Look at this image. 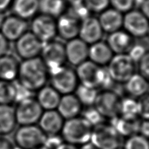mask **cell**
I'll return each instance as SVG.
<instances>
[{"label":"cell","instance_id":"cell-1","mask_svg":"<svg viewBox=\"0 0 149 149\" xmlns=\"http://www.w3.org/2000/svg\"><path fill=\"white\" fill-rule=\"evenodd\" d=\"M47 68L41 58L26 59L19 65L18 82L31 92L45 86L48 78Z\"/></svg>","mask_w":149,"mask_h":149},{"label":"cell","instance_id":"cell-39","mask_svg":"<svg viewBox=\"0 0 149 149\" xmlns=\"http://www.w3.org/2000/svg\"><path fill=\"white\" fill-rule=\"evenodd\" d=\"M13 84H14L16 91L15 101L17 103L26 99H28V98L31 97V93L32 92H31L27 89H26L24 87L22 86V85L18 82V81L13 82Z\"/></svg>","mask_w":149,"mask_h":149},{"label":"cell","instance_id":"cell-2","mask_svg":"<svg viewBox=\"0 0 149 149\" xmlns=\"http://www.w3.org/2000/svg\"><path fill=\"white\" fill-rule=\"evenodd\" d=\"M75 73L81 84L90 88L108 87L113 82L107 68H102L90 60H86L77 66Z\"/></svg>","mask_w":149,"mask_h":149},{"label":"cell","instance_id":"cell-3","mask_svg":"<svg viewBox=\"0 0 149 149\" xmlns=\"http://www.w3.org/2000/svg\"><path fill=\"white\" fill-rule=\"evenodd\" d=\"M93 126L82 116L66 119L61 135L63 142L81 146L90 142Z\"/></svg>","mask_w":149,"mask_h":149},{"label":"cell","instance_id":"cell-45","mask_svg":"<svg viewBox=\"0 0 149 149\" xmlns=\"http://www.w3.org/2000/svg\"><path fill=\"white\" fill-rule=\"evenodd\" d=\"M12 143L4 138H0V149H14Z\"/></svg>","mask_w":149,"mask_h":149},{"label":"cell","instance_id":"cell-12","mask_svg":"<svg viewBox=\"0 0 149 149\" xmlns=\"http://www.w3.org/2000/svg\"><path fill=\"white\" fill-rule=\"evenodd\" d=\"M122 26L131 36L142 38L148 32V18L139 11L127 12L123 17Z\"/></svg>","mask_w":149,"mask_h":149},{"label":"cell","instance_id":"cell-16","mask_svg":"<svg viewBox=\"0 0 149 149\" xmlns=\"http://www.w3.org/2000/svg\"><path fill=\"white\" fill-rule=\"evenodd\" d=\"M64 47L66 60L71 65L79 66L88 58L89 47L80 38L70 39Z\"/></svg>","mask_w":149,"mask_h":149},{"label":"cell","instance_id":"cell-28","mask_svg":"<svg viewBox=\"0 0 149 149\" xmlns=\"http://www.w3.org/2000/svg\"><path fill=\"white\" fill-rule=\"evenodd\" d=\"M12 3L15 15L22 19L32 17L39 11V0H14Z\"/></svg>","mask_w":149,"mask_h":149},{"label":"cell","instance_id":"cell-40","mask_svg":"<svg viewBox=\"0 0 149 149\" xmlns=\"http://www.w3.org/2000/svg\"><path fill=\"white\" fill-rule=\"evenodd\" d=\"M63 142L62 137L58 135H47L42 146L47 149H57Z\"/></svg>","mask_w":149,"mask_h":149},{"label":"cell","instance_id":"cell-50","mask_svg":"<svg viewBox=\"0 0 149 149\" xmlns=\"http://www.w3.org/2000/svg\"><path fill=\"white\" fill-rule=\"evenodd\" d=\"M5 18V16L4 15L3 12H0V30L3 25V23L4 22V20Z\"/></svg>","mask_w":149,"mask_h":149},{"label":"cell","instance_id":"cell-20","mask_svg":"<svg viewBox=\"0 0 149 149\" xmlns=\"http://www.w3.org/2000/svg\"><path fill=\"white\" fill-rule=\"evenodd\" d=\"M79 20L70 13L61 15L56 22L57 32L68 40L76 38L79 35Z\"/></svg>","mask_w":149,"mask_h":149},{"label":"cell","instance_id":"cell-36","mask_svg":"<svg viewBox=\"0 0 149 149\" xmlns=\"http://www.w3.org/2000/svg\"><path fill=\"white\" fill-rule=\"evenodd\" d=\"M135 0H109V4L114 9L120 13L128 12L131 11L135 3Z\"/></svg>","mask_w":149,"mask_h":149},{"label":"cell","instance_id":"cell-34","mask_svg":"<svg viewBox=\"0 0 149 149\" xmlns=\"http://www.w3.org/2000/svg\"><path fill=\"white\" fill-rule=\"evenodd\" d=\"M81 116L94 127L103 123L104 119L94 106H89L81 112Z\"/></svg>","mask_w":149,"mask_h":149},{"label":"cell","instance_id":"cell-25","mask_svg":"<svg viewBox=\"0 0 149 149\" xmlns=\"http://www.w3.org/2000/svg\"><path fill=\"white\" fill-rule=\"evenodd\" d=\"M17 124L15 108L11 105H0V135L10 134Z\"/></svg>","mask_w":149,"mask_h":149},{"label":"cell","instance_id":"cell-18","mask_svg":"<svg viewBox=\"0 0 149 149\" xmlns=\"http://www.w3.org/2000/svg\"><path fill=\"white\" fill-rule=\"evenodd\" d=\"M82 106L75 95L68 94L61 97L56 110L66 120L79 116L82 110Z\"/></svg>","mask_w":149,"mask_h":149},{"label":"cell","instance_id":"cell-19","mask_svg":"<svg viewBox=\"0 0 149 149\" xmlns=\"http://www.w3.org/2000/svg\"><path fill=\"white\" fill-rule=\"evenodd\" d=\"M107 44L116 55L127 54L133 46L132 37L126 31L119 30L109 34Z\"/></svg>","mask_w":149,"mask_h":149},{"label":"cell","instance_id":"cell-22","mask_svg":"<svg viewBox=\"0 0 149 149\" xmlns=\"http://www.w3.org/2000/svg\"><path fill=\"white\" fill-rule=\"evenodd\" d=\"M123 17L122 13L114 9H107L101 13L99 22L103 31L113 33L119 30L123 25Z\"/></svg>","mask_w":149,"mask_h":149},{"label":"cell","instance_id":"cell-53","mask_svg":"<svg viewBox=\"0 0 149 149\" xmlns=\"http://www.w3.org/2000/svg\"><path fill=\"white\" fill-rule=\"evenodd\" d=\"M117 149H123V148H122V147H119V148H118Z\"/></svg>","mask_w":149,"mask_h":149},{"label":"cell","instance_id":"cell-11","mask_svg":"<svg viewBox=\"0 0 149 149\" xmlns=\"http://www.w3.org/2000/svg\"><path fill=\"white\" fill-rule=\"evenodd\" d=\"M31 28V32L42 44L51 41L57 34L56 22L54 18L43 14L34 18Z\"/></svg>","mask_w":149,"mask_h":149},{"label":"cell","instance_id":"cell-33","mask_svg":"<svg viewBox=\"0 0 149 149\" xmlns=\"http://www.w3.org/2000/svg\"><path fill=\"white\" fill-rule=\"evenodd\" d=\"M123 149H149L148 138L140 134H135L127 138Z\"/></svg>","mask_w":149,"mask_h":149},{"label":"cell","instance_id":"cell-31","mask_svg":"<svg viewBox=\"0 0 149 149\" xmlns=\"http://www.w3.org/2000/svg\"><path fill=\"white\" fill-rule=\"evenodd\" d=\"M15 95L13 82L0 80V105H11L15 101Z\"/></svg>","mask_w":149,"mask_h":149},{"label":"cell","instance_id":"cell-37","mask_svg":"<svg viewBox=\"0 0 149 149\" xmlns=\"http://www.w3.org/2000/svg\"><path fill=\"white\" fill-rule=\"evenodd\" d=\"M148 96L145 95L140 97L138 102V116L141 117L143 119H148L149 117V103Z\"/></svg>","mask_w":149,"mask_h":149},{"label":"cell","instance_id":"cell-38","mask_svg":"<svg viewBox=\"0 0 149 149\" xmlns=\"http://www.w3.org/2000/svg\"><path fill=\"white\" fill-rule=\"evenodd\" d=\"M145 47L141 45H135L131 47L128 53H127L134 63L139 62L141 58L147 53Z\"/></svg>","mask_w":149,"mask_h":149},{"label":"cell","instance_id":"cell-48","mask_svg":"<svg viewBox=\"0 0 149 149\" xmlns=\"http://www.w3.org/2000/svg\"><path fill=\"white\" fill-rule=\"evenodd\" d=\"M71 7H77L84 4V0H68Z\"/></svg>","mask_w":149,"mask_h":149},{"label":"cell","instance_id":"cell-7","mask_svg":"<svg viewBox=\"0 0 149 149\" xmlns=\"http://www.w3.org/2000/svg\"><path fill=\"white\" fill-rule=\"evenodd\" d=\"M42 112L43 110L38 102L32 97L20 101L15 108L17 124L20 126L36 125L38 123Z\"/></svg>","mask_w":149,"mask_h":149},{"label":"cell","instance_id":"cell-30","mask_svg":"<svg viewBox=\"0 0 149 149\" xmlns=\"http://www.w3.org/2000/svg\"><path fill=\"white\" fill-rule=\"evenodd\" d=\"M74 91H75L74 95L82 106H86L87 107L94 106L95 100L98 93L96 89L90 88L80 84L79 86H77Z\"/></svg>","mask_w":149,"mask_h":149},{"label":"cell","instance_id":"cell-4","mask_svg":"<svg viewBox=\"0 0 149 149\" xmlns=\"http://www.w3.org/2000/svg\"><path fill=\"white\" fill-rule=\"evenodd\" d=\"M121 136L111 124L102 123L93 127L90 143L96 149L121 147Z\"/></svg>","mask_w":149,"mask_h":149},{"label":"cell","instance_id":"cell-23","mask_svg":"<svg viewBox=\"0 0 149 149\" xmlns=\"http://www.w3.org/2000/svg\"><path fill=\"white\" fill-rule=\"evenodd\" d=\"M113 53L107 43L99 41L91 45L88 49V58L99 66L105 65L110 62Z\"/></svg>","mask_w":149,"mask_h":149},{"label":"cell","instance_id":"cell-10","mask_svg":"<svg viewBox=\"0 0 149 149\" xmlns=\"http://www.w3.org/2000/svg\"><path fill=\"white\" fill-rule=\"evenodd\" d=\"M50 74L52 87L60 95L72 94L75 91L78 79L73 70L63 66Z\"/></svg>","mask_w":149,"mask_h":149},{"label":"cell","instance_id":"cell-27","mask_svg":"<svg viewBox=\"0 0 149 149\" xmlns=\"http://www.w3.org/2000/svg\"><path fill=\"white\" fill-rule=\"evenodd\" d=\"M125 89L132 97H141L148 92L147 79L140 74H134L125 83Z\"/></svg>","mask_w":149,"mask_h":149},{"label":"cell","instance_id":"cell-52","mask_svg":"<svg viewBox=\"0 0 149 149\" xmlns=\"http://www.w3.org/2000/svg\"><path fill=\"white\" fill-rule=\"evenodd\" d=\"M14 149H22V148L18 147H17V146H15V147H14Z\"/></svg>","mask_w":149,"mask_h":149},{"label":"cell","instance_id":"cell-6","mask_svg":"<svg viewBox=\"0 0 149 149\" xmlns=\"http://www.w3.org/2000/svg\"><path fill=\"white\" fill-rule=\"evenodd\" d=\"M107 70L113 82L125 84L135 74V63L127 54H118L111 58Z\"/></svg>","mask_w":149,"mask_h":149},{"label":"cell","instance_id":"cell-26","mask_svg":"<svg viewBox=\"0 0 149 149\" xmlns=\"http://www.w3.org/2000/svg\"><path fill=\"white\" fill-rule=\"evenodd\" d=\"M19 64L11 55H5L0 57V80L13 82L17 78Z\"/></svg>","mask_w":149,"mask_h":149},{"label":"cell","instance_id":"cell-35","mask_svg":"<svg viewBox=\"0 0 149 149\" xmlns=\"http://www.w3.org/2000/svg\"><path fill=\"white\" fill-rule=\"evenodd\" d=\"M109 0H84V5L89 11L102 13L107 9Z\"/></svg>","mask_w":149,"mask_h":149},{"label":"cell","instance_id":"cell-14","mask_svg":"<svg viewBox=\"0 0 149 149\" xmlns=\"http://www.w3.org/2000/svg\"><path fill=\"white\" fill-rule=\"evenodd\" d=\"M26 20L16 15L5 17L0 32L8 41H17L28 30Z\"/></svg>","mask_w":149,"mask_h":149},{"label":"cell","instance_id":"cell-9","mask_svg":"<svg viewBox=\"0 0 149 149\" xmlns=\"http://www.w3.org/2000/svg\"><path fill=\"white\" fill-rule=\"evenodd\" d=\"M41 53V59L50 74L63 66L66 60L65 47L58 41L43 44Z\"/></svg>","mask_w":149,"mask_h":149},{"label":"cell","instance_id":"cell-21","mask_svg":"<svg viewBox=\"0 0 149 149\" xmlns=\"http://www.w3.org/2000/svg\"><path fill=\"white\" fill-rule=\"evenodd\" d=\"M141 121L138 117L126 118L118 116L111 119V125L114 127L121 137H128L135 134H139Z\"/></svg>","mask_w":149,"mask_h":149},{"label":"cell","instance_id":"cell-44","mask_svg":"<svg viewBox=\"0 0 149 149\" xmlns=\"http://www.w3.org/2000/svg\"><path fill=\"white\" fill-rule=\"evenodd\" d=\"M140 7V12L142 13L145 17L148 18L149 15V3L148 0H141L139 4Z\"/></svg>","mask_w":149,"mask_h":149},{"label":"cell","instance_id":"cell-8","mask_svg":"<svg viewBox=\"0 0 149 149\" xmlns=\"http://www.w3.org/2000/svg\"><path fill=\"white\" fill-rule=\"evenodd\" d=\"M121 99L119 95L112 91L98 93L94 107L103 118L112 119L120 115Z\"/></svg>","mask_w":149,"mask_h":149},{"label":"cell","instance_id":"cell-15","mask_svg":"<svg viewBox=\"0 0 149 149\" xmlns=\"http://www.w3.org/2000/svg\"><path fill=\"white\" fill-rule=\"evenodd\" d=\"M103 32L98 19L89 16L82 20L78 36L86 44L92 45L100 41Z\"/></svg>","mask_w":149,"mask_h":149},{"label":"cell","instance_id":"cell-54","mask_svg":"<svg viewBox=\"0 0 149 149\" xmlns=\"http://www.w3.org/2000/svg\"><path fill=\"white\" fill-rule=\"evenodd\" d=\"M1 135H0V138H1Z\"/></svg>","mask_w":149,"mask_h":149},{"label":"cell","instance_id":"cell-5","mask_svg":"<svg viewBox=\"0 0 149 149\" xmlns=\"http://www.w3.org/2000/svg\"><path fill=\"white\" fill-rule=\"evenodd\" d=\"M47 135L37 125L20 126L14 135L17 147L22 149H35L43 145Z\"/></svg>","mask_w":149,"mask_h":149},{"label":"cell","instance_id":"cell-42","mask_svg":"<svg viewBox=\"0 0 149 149\" xmlns=\"http://www.w3.org/2000/svg\"><path fill=\"white\" fill-rule=\"evenodd\" d=\"M9 41L5 38L0 32V57L7 54L9 49Z\"/></svg>","mask_w":149,"mask_h":149},{"label":"cell","instance_id":"cell-13","mask_svg":"<svg viewBox=\"0 0 149 149\" xmlns=\"http://www.w3.org/2000/svg\"><path fill=\"white\" fill-rule=\"evenodd\" d=\"M42 46L43 44L31 32H26L16 41L18 55L24 60L38 57Z\"/></svg>","mask_w":149,"mask_h":149},{"label":"cell","instance_id":"cell-46","mask_svg":"<svg viewBox=\"0 0 149 149\" xmlns=\"http://www.w3.org/2000/svg\"><path fill=\"white\" fill-rule=\"evenodd\" d=\"M13 0H0V12H3L12 4Z\"/></svg>","mask_w":149,"mask_h":149},{"label":"cell","instance_id":"cell-29","mask_svg":"<svg viewBox=\"0 0 149 149\" xmlns=\"http://www.w3.org/2000/svg\"><path fill=\"white\" fill-rule=\"evenodd\" d=\"M65 8L63 0H39V10L52 18L59 17Z\"/></svg>","mask_w":149,"mask_h":149},{"label":"cell","instance_id":"cell-47","mask_svg":"<svg viewBox=\"0 0 149 149\" xmlns=\"http://www.w3.org/2000/svg\"><path fill=\"white\" fill-rule=\"evenodd\" d=\"M57 149H79L77 146L70 144V143L63 142Z\"/></svg>","mask_w":149,"mask_h":149},{"label":"cell","instance_id":"cell-17","mask_svg":"<svg viewBox=\"0 0 149 149\" xmlns=\"http://www.w3.org/2000/svg\"><path fill=\"white\" fill-rule=\"evenodd\" d=\"M38 123V126L47 135H58L62 131L64 119L56 110H45Z\"/></svg>","mask_w":149,"mask_h":149},{"label":"cell","instance_id":"cell-24","mask_svg":"<svg viewBox=\"0 0 149 149\" xmlns=\"http://www.w3.org/2000/svg\"><path fill=\"white\" fill-rule=\"evenodd\" d=\"M61 95L51 86H44L39 90L37 101L42 110H56Z\"/></svg>","mask_w":149,"mask_h":149},{"label":"cell","instance_id":"cell-49","mask_svg":"<svg viewBox=\"0 0 149 149\" xmlns=\"http://www.w3.org/2000/svg\"><path fill=\"white\" fill-rule=\"evenodd\" d=\"M79 149H96L95 147L91 143L89 142L86 143V144H84L83 145H81V147L79 148Z\"/></svg>","mask_w":149,"mask_h":149},{"label":"cell","instance_id":"cell-41","mask_svg":"<svg viewBox=\"0 0 149 149\" xmlns=\"http://www.w3.org/2000/svg\"><path fill=\"white\" fill-rule=\"evenodd\" d=\"M139 63L140 74L148 79L149 77V55L148 53L141 58Z\"/></svg>","mask_w":149,"mask_h":149},{"label":"cell","instance_id":"cell-51","mask_svg":"<svg viewBox=\"0 0 149 149\" xmlns=\"http://www.w3.org/2000/svg\"><path fill=\"white\" fill-rule=\"evenodd\" d=\"M35 149H47V148H45V147H44L43 146H41V147H38V148H35Z\"/></svg>","mask_w":149,"mask_h":149},{"label":"cell","instance_id":"cell-43","mask_svg":"<svg viewBox=\"0 0 149 149\" xmlns=\"http://www.w3.org/2000/svg\"><path fill=\"white\" fill-rule=\"evenodd\" d=\"M139 133L140 135L148 138L149 135V124L148 119H143L139 125Z\"/></svg>","mask_w":149,"mask_h":149},{"label":"cell","instance_id":"cell-32","mask_svg":"<svg viewBox=\"0 0 149 149\" xmlns=\"http://www.w3.org/2000/svg\"><path fill=\"white\" fill-rule=\"evenodd\" d=\"M120 116L126 118H135L138 116V102L133 97L121 99Z\"/></svg>","mask_w":149,"mask_h":149}]
</instances>
